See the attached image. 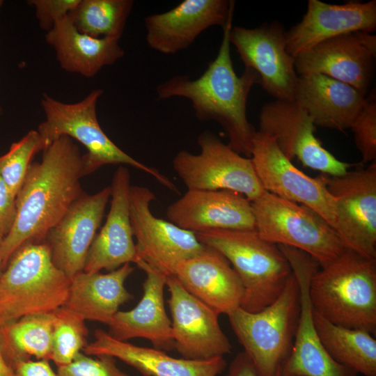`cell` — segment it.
<instances>
[{"label":"cell","instance_id":"obj_1","mask_svg":"<svg viewBox=\"0 0 376 376\" xmlns=\"http://www.w3.org/2000/svg\"><path fill=\"white\" fill-rule=\"evenodd\" d=\"M84 155L72 139L63 136L31 163L16 198L13 226L0 246L3 270L12 255L28 242H43L48 232L84 193Z\"/></svg>","mask_w":376,"mask_h":376},{"label":"cell","instance_id":"obj_2","mask_svg":"<svg viewBox=\"0 0 376 376\" xmlns=\"http://www.w3.org/2000/svg\"><path fill=\"white\" fill-rule=\"evenodd\" d=\"M233 14L223 27L217 55L205 72L194 79L187 75L173 76L158 85L156 92L159 100H189L199 121L217 122L227 135L229 147L251 157L256 131L248 120L246 103L251 88L259 84V79L252 70L244 68L238 76L233 68L230 42Z\"/></svg>","mask_w":376,"mask_h":376},{"label":"cell","instance_id":"obj_3","mask_svg":"<svg viewBox=\"0 0 376 376\" xmlns=\"http://www.w3.org/2000/svg\"><path fill=\"white\" fill-rule=\"evenodd\" d=\"M313 309L334 324L376 332V259L347 248L311 276Z\"/></svg>","mask_w":376,"mask_h":376},{"label":"cell","instance_id":"obj_4","mask_svg":"<svg viewBox=\"0 0 376 376\" xmlns=\"http://www.w3.org/2000/svg\"><path fill=\"white\" fill-rule=\"evenodd\" d=\"M194 234L228 260L242 282L240 307L246 311H259L275 301L292 274L278 245L256 230L210 229Z\"/></svg>","mask_w":376,"mask_h":376},{"label":"cell","instance_id":"obj_5","mask_svg":"<svg viewBox=\"0 0 376 376\" xmlns=\"http://www.w3.org/2000/svg\"><path fill=\"white\" fill-rule=\"evenodd\" d=\"M70 281L54 264L46 242L24 244L0 275V325L53 313L64 305Z\"/></svg>","mask_w":376,"mask_h":376},{"label":"cell","instance_id":"obj_6","mask_svg":"<svg viewBox=\"0 0 376 376\" xmlns=\"http://www.w3.org/2000/svg\"><path fill=\"white\" fill-rule=\"evenodd\" d=\"M102 94V89H95L77 102L65 103L44 93L40 104L45 119L37 131L46 146L61 136H68L87 150L84 155L86 175L106 165H128L150 175L169 190L179 193L167 176L130 156L105 134L96 111L97 101Z\"/></svg>","mask_w":376,"mask_h":376},{"label":"cell","instance_id":"obj_7","mask_svg":"<svg viewBox=\"0 0 376 376\" xmlns=\"http://www.w3.org/2000/svg\"><path fill=\"white\" fill-rule=\"evenodd\" d=\"M300 313L299 288L293 275L272 304L257 312L239 307L229 322L259 376H276L288 357Z\"/></svg>","mask_w":376,"mask_h":376},{"label":"cell","instance_id":"obj_8","mask_svg":"<svg viewBox=\"0 0 376 376\" xmlns=\"http://www.w3.org/2000/svg\"><path fill=\"white\" fill-rule=\"evenodd\" d=\"M259 236L276 245L302 251L322 267L347 247L338 233L311 209L264 191L251 202Z\"/></svg>","mask_w":376,"mask_h":376},{"label":"cell","instance_id":"obj_9","mask_svg":"<svg viewBox=\"0 0 376 376\" xmlns=\"http://www.w3.org/2000/svg\"><path fill=\"white\" fill-rule=\"evenodd\" d=\"M197 143L198 154L182 150L172 162L187 190H229L251 202L265 191L251 158L242 156L209 130L198 135Z\"/></svg>","mask_w":376,"mask_h":376},{"label":"cell","instance_id":"obj_10","mask_svg":"<svg viewBox=\"0 0 376 376\" xmlns=\"http://www.w3.org/2000/svg\"><path fill=\"white\" fill-rule=\"evenodd\" d=\"M251 159L265 191L311 209L338 235L335 198L317 177L311 178L297 169L281 151L272 136L256 131Z\"/></svg>","mask_w":376,"mask_h":376},{"label":"cell","instance_id":"obj_11","mask_svg":"<svg viewBox=\"0 0 376 376\" xmlns=\"http://www.w3.org/2000/svg\"><path fill=\"white\" fill-rule=\"evenodd\" d=\"M155 199L148 187H130L131 227L139 259L169 277L178 263L201 253L205 246L194 233L155 217L150 210Z\"/></svg>","mask_w":376,"mask_h":376},{"label":"cell","instance_id":"obj_12","mask_svg":"<svg viewBox=\"0 0 376 376\" xmlns=\"http://www.w3.org/2000/svg\"><path fill=\"white\" fill-rule=\"evenodd\" d=\"M288 260L299 288L300 313L291 351L281 366L282 376H357L354 370L334 361L317 333L309 297L311 276L320 267L299 249L278 245Z\"/></svg>","mask_w":376,"mask_h":376},{"label":"cell","instance_id":"obj_13","mask_svg":"<svg viewBox=\"0 0 376 376\" xmlns=\"http://www.w3.org/2000/svg\"><path fill=\"white\" fill-rule=\"evenodd\" d=\"M317 178L336 200L338 235L346 246L376 259V161L342 175Z\"/></svg>","mask_w":376,"mask_h":376},{"label":"cell","instance_id":"obj_14","mask_svg":"<svg viewBox=\"0 0 376 376\" xmlns=\"http://www.w3.org/2000/svg\"><path fill=\"white\" fill-rule=\"evenodd\" d=\"M230 42L244 68L257 75L259 84L275 100H293L299 75L287 51L286 31L275 21L248 29L232 26Z\"/></svg>","mask_w":376,"mask_h":376},{"label":"cell","instance_id":"obj_15","mask_svg":"<svg viewBox=\"0 0 376 376\" xmlns=\"http://www.w3.org/2000/svg\"><path fill=\"white\" fill-rule=\"evenodd\" d=\"M272 136L290 161L297 158L306 167L339 176L350 164L335 157L315 136V125L308 113L294 100H274L260 109L259 130Z\"/></svg>","mask_w":376,"mask_h":376},{"label":"cell","instance_id":"obj_16","mask_svg":"<svg viewBox=\"0 0 376 376\" xmlns=\"http://www.w3.org/2000/svg\"><path fill=\"white\" fill-rule=\"evenodd\" d=\"M376 59V36L355 31L326 40L295 58L298 75L318 73L347 84L366 96Z\"/></svg>","mask_w":376,"mask_h":376},{"label":"cell","instance_id":"obj_17","mask_svg":"<svg viewBox=\"0 0 376 376\" xmlns=\"http://www.w3.org/2000/svg\"><path fill=\"white\" fill-rule=\"evenodd\" d=\"M166 286L174 350L192 360L230 353L232 346L219 325V315L188 292L175 276L167 277Z\"/></svg>","mask_w":376,"mask_h":376},{"label":"cell","instance_id":"obj_18","mask_svg":"<svg viewBox=\"0 0 376 376\" xmlns=\"http://www.w3.org/2000/svg\"><path fill=\"white\" fill-rule=\"evenodd\" d=\"M234 8L232 0H185L169 11L144 19L146 42L162 54L178 53L208 28H223Z\"/></svg>","mask_w":376,"mask_h":376},{"label":"cell","instance_id":"obj_19","mask_svg":"<svg viewBox=\"0 0 376 376\" xmlns=\"http://www.w3.org/2000/svg\"><path fill=\"white\" fill-rule=\"evenodd\" d=\"M111 191L109 186L94 194L84 192L45 237L54 264L70 279L84 271Z\"/></svg>","mask_w":376,"mask_h":376},{"label":"cell","instance_id":"obj_20","mask_svg":"<svg viewBox=\"0 0 376 376\" xmlns=\"http://www.w3.org/2000/svg\"><path fill=\"white\" fill-rule=\"evenodd\" d=\"M171 223L194 233L210 229L256 230L251 203L229 190H187L166 208Z\"/></svg>","mask_w":376,"mask_h":376},{"label":"cell","instance_id":"obj_21","mask_svg":"<svg viewBox=\"0 0 376 376\" xmlns=\"http://www.w3.org/2000/svg\"><path fill=\"white\" fill-rule=\"evenodd\" d=\"M376 29V1L331 4L308 0L301 20L286 31L287 51L294 58L329 38Z\"/></svg>","mask_w":376,"mask_h":376},{"label":"cell","instance_id":"obj_22","mask_svg":"<svg viewBox=\"0 0 376 376\" xmlns=\"http://www.w3.org/2000/svg\"><path fill=\"white\" fill-rule=\"evenodd\" d=\"M110 187L109 212L89 248L84 269L87 273L112 271L139 260L130 223V175L126 167H118Z\"/></svg>","mask_w":376,"mask_h":376},{"label":"cell","instance_id":"obj_23","mask_svg":"<svg viewBox=\"0 0 376 376\" xmlns=\"http://www.w3.org/2000/svg\"><path fill=\"white\" fill-rule=\"evenodd\" d=\"M173 276L191 295L219 315H229L240 307L244 289L228 260L218 251L204 250L175 268Z\"/></svg>","mask_w":376,"mask_h":376},{"label":"cell","instance_id":"obj_24","mask_svg":"<svg viewBox=\"0 0 376 376\" xmlns=\"http://www.w3.org/2000/svg\"><path fill=\"white\" fill-rule=\"evenodd\" d=\"M145 272L143 296L132 310L118 311L109 325L114 338L127 341L134 338L149 340L155 348L174 350L171 321L166 313L164 290L167 276L139 259L135 263Z\"/></svg>","mask_w":376,"mask_h":376},{"label":"cell","instance_id":"obj_25","mask_svg":"<svg viewBox=\"0 0 376 376\" xmlns=\"http://www.w3.org/2000/svg\"><path fill=\"white\" fill-rule=\"evenodd\" d=\"M95 340L83 351L88 356L108 355L128 364L143 376H217L226 367L224 357L205 360L173 357L155 347L119 340L107 331L96 329Z\"/></svg>","mask_w":376,"mask_h":376},{"label":"cell","instance_id":"obj_26","mask_svg":"<svg viewBox=\"0 0 376 376\" xmlns=\"http://www.w3.org/2000/svg\"><path fill=\"white\" fill-rule=\"evenodd\" d=\"M293 100L308 113L315 126L343 132L350 128L368 97L330 77L309 73L299 75Z\"/></svg>","mask_w":376,"mask_h":376},{"label":"cell","instance_id":"obj_27","mask_svg":"<svg viewBox=\"0 0 376 376\" xmlns=\"http://www.w3.org/2000/svg\"><path fill=\"white\" fill-rule=\"evenodd\" d=\"M134 267L126 263L107 274L81 272L71 278L63 306L84 320L109 325L120 305L133 299L125 282Z\"/></svg>","mask_w":376,"mask_h":376},{"label":"cell","instance_id":"obj_28","mask_svg":"<svg viewBox=\"0 0 376 376\" xmlns=\"http://www.w3.org/2000/svg\"><path fill=\"white\" fill-rule=\"evenodd\" d=\"M56 52L61 68L68 72L91 78L114 64L125 52L114 38H97L79 31L68 15L58 19L45 36Z\"/></svg>","mask_w":376,"mask_h":376},{"label":"cell","instance_id":"obj_29","mask_svg":"<svg viewBox=\"0 0 376 376\" xmlns=\"http://www.w3.org/2000/svg\"><path fill=\"white\" fill-rule=\"evenodd\" d=\"M320 339L337 363L363 376H376V340L370 333L334 324L313 311Z\"/></svg>","mask_w":376,"mask_h":376},{"label":"cell","instance_id":"obj_30","mask_svg":"<svg viewBox=\"0 0 376 376\" xmlns=\"http://www.w3.org/2000/svg\"><path fill=\"white\" fill-rule=\"evenodd\" d=\"M54 319L53 313L34 314L0 325V350L11 369L31 357L51 360Z\"/></svg>","mask_w":376,"mask_h":376},{"label":"cell","instance_id":"obj_31","mask_svg":"<svg viewBox=\"0 0 376 376\" xmlns=\"http://www.w3.org/2000/svg\"><path fill=\"white\" fill-rule=\"evenodd\" d=\"M133 5L132 0H80L68 15L81 33L120 40Z\"/></svg>","mask_w":376,"mask_h":376},{"label":"cell","instance_id":"obj_32","mask_svg":"<svg viewBox=\"0 0 376 376\" xmlns=\"http://www.w3.org/2000/svg\"><path fill=\"white\" fill-rule=\"evenodd\" d=\"M53 315L51 360L58 368L70 363L84 350L88 331L85 320L63 306Z\"/></svg>","mask_w":376,"mask_h":376},{"label":"cell","instance_id":"obj_33","mask_svg":"<svg viewBox=\"0 0 376 376\" xmlns=\"http://www.w3.org/2000/svg\"><path fill=\"white\" fill-rule=\"evenodd\" d=\"M46 148L39 132L30 130L18 141L13 143L6 153L0 155V174L15 198L33 157Z\"/></svg>","mask_w":376,"mask_h":376},{"label":"cell","instance_id":"obj_34","mask_svg":"<svg viewBox=\"0 0 376 376\" xmlns=\"http://www.w3.org/2000/svg\"><path fill=\"white\" fill-rule=\"evenodd\" d=\"M373 97L368 98L350 128L363 163L376 161V102Z\"/></svg>","mask_w":376,"mask_h":376},{"label":"cell","instance_id":"obj_35","mask_svg":"<svg viewBox=\"0 0 376 376\" xmlns=\"http://www.w3.org/2000/svg\"><path fill=\"white\" fill-rule=\"evenodd\" d=\"M57 376H130L121 370L114 357L99 355L93 358L80 352L69 364L58 368Z\"/></svg>","mask_w":376,"mask_h":376},{"label":"cell","instance_id":"obj_36","mask_svg":"<svg viewBox=\"0 0 376 376\" xmlns=\"http://www.w3.org/2000/svg\"><path fill=\"white\" fill-rule=\"evenodd\" d=\"M80 0H30L29 3L35 8L40 27L48 32L55 23L66 16Z\"/></svg>","mask_w":376,"mask_h":376},{"label":"cell","instance_id":"obj_37","mask_svg":"<svg viewBox=\"0 0 376 376\" xmlns=\"http://www.w3.org/2000/svg\"><path fill=\"white\" fill-rule=\"evenodd\" d=\"M15 198L0 174V229L4 237L10 230L15 217Z\"/></svg>","mask_w":376,"mask_h":376},{"label":"cell","instance_id":"obj_38","mask_svg":"<svg viewBox=\"0 0 376 376\" xmlns=\"http://www.w3.org/2000/svg\"><path fill=\"white\" fill-rule=\"evenodd\" d=\"M13 376H57L52 369L49 361H22L13 368Z\"/></svg>","mask_w":376,"mask_h":376},{"label":"cell","instance_id":"obj_39","mask_svg":"<svg viewBox=\"0 0 376 376\" xmlns=\"http://www.w3.org/2000/svg\"><path fill=\"white\" fill-rule=\"evenodd\" d=\"M226 376H259L253 363L243 351L237 354L229 364ZM276 376H282L281 368Z\"/></svg>","mask_w":376,"mask_h":376},{"label":"cell","instance_id":"obj_40","mask_svg":"<svg viewBox=\"0 0 376 376\" xmlns=\"http://www.w3.org/2000/svg\"><path fill=\"white\" fill-rule=\"evenodd\" d=\"M0 376H13V370L5 361L0 350Z\"/></svg>","mask_w":376,"mask_h":376},{"label":"cell","instance_id":"obj_41","mask_svg":"<svg viewBox=\"0 0 376 376\" xmlns=\"http://www.w3.org/2000/svg\"><path fill=\"white\" fill-rule=\"evenodd\" d=\"M3 237H4V236H3L2 232H1V229H0V246H1V242H2V241H3Z\"/></svg>","mask_w":376,"mask_h":376},{"label":"cell","instance_id":"obj_42","mask_svg":"<svg viewBox=\"0 0 376 376\" xmlns=\"http://www.w3.org/2000/svg\"><path fill=\"white\" fill-rule=\"evenodd\" d=\"M3 271V268H2V261H1V256H0V275L1 274Z\"/></svg>","mask_w":376,"mask_h":376},{"label":"cell","instance_id":"obj_43","mask_svg":"<svg viewBox=\"0 0 376 376\" xmlns=\"http://www.w3.org/2000/svg\"><path fill=\"white\" fill-rule=\"evenodd\" d=\"M3 1L2 0H0V7L3 5Z\"/></svg>","mask_w":376,"mask_h":376},{"label":"cell","instance_id":"obj_44","mask_svg":"<svg viewBox=\"0 0 376 376\" xmlns=\"http://www.w3.org/2000/svg\"><path fill=\"white\" fill-rule=\"evenodd\" d=\"M1 112H2V108H1V106L0 104V116L1 115Z\"/></svg>","mask_w":376,"mask_h":376}]
</instances>
